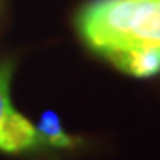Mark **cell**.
<instances>
[{
	"mask_svg": "<svg viewBox=\"0 0 160 160\" xmlns=\"http://www.w3.org/2000/svg\"><path fill=\"white\" fill-rule=\"evenodd\" d=\"M77 30L103 59L139 46L160 48V0H96L78 12Z\"/></svg>",
	"mask_w": 160,
	"mask_h": 160,
	"instance_id": "obj_1",
	"label": "cell"
},
{
	"mask_svg": "<svg viewBox=\"0 0 160 160\" xmlns=\"http://www.w3.org/2000/svg\"><path fill=\"white\" fill-rule=\"evenodd\" d=\"M14 71L12 61L0 62V151L27 153L45 146L39 132L11 102V78Z\"/></svg>",
	"mask_w": 160,
	"mask_h": 160,
	"instance_id": "obj_2",
	"label": "cell"
},
{
	"mask_svg": "<svg viewBox=\"0 0 160 160\" xmlns=\"http://www.w3.org/2000/svg\"><path fill=\"white\" fill-rule=\"evenodd\" d=\"M107 61H110L119 71H125L137 78H148L160 73V48L155 46L130 48L116 53Z\"/></svg>",
	"mask_w": 160,
	"mask_h": 160,
	"instance_id": "obj_3",
	"label": "cell"
},
{
	"mask_svg": "<svg viewBox=\"0 0 160 160\" xmlns=\"http://www.w3.org/2000/svg\"><path fill=\"white\" fill-rule=\"evenodd\" d=\"M38 132L45 141V146H53V148H73L78 142L75 137L68 135L62 128L61 118L53 110H45L38 123Z\"/></svg>",
	"mask_w": 160,
	"mask_h": 160,
	"instance_id": "obj_4",
	"label": "cell"
}]
</instances>
